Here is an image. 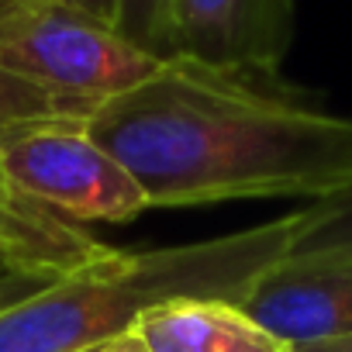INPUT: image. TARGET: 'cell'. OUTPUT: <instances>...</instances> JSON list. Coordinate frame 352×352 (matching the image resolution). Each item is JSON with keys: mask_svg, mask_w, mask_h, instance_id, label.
<instances>
[{"mask_svg": "<svg viewBox=\"0 0 352 352\" xmlns=\"http://www.w3.org/2000/svg\"><path fill=\"white\" fill-rule=\"evenodd\" d=\"M87 135L145 190L148 208L324 201L352 184V118L304 100L280 76L166 59L97 104Z\"/></svg>", "mask_w": 352, "mask_h": 352, "instance_id": "obj_1", "label": "cell"}, {"mask_svg": "<svg viewBox=\"0 0 352 352\" xmlns=\"http://www.w3.org/2000/svg\"><path fill=\"white\" fill-rule=\"evenodd\" d=\"M297 235V211L221 239L118 249L111 259L42 283L0 307V352H97L169 300H242Z\"/></svg>", "mask_w": 352, "mask_h": 352, "instance_id": "obj_2", "label": "cell"}, {"mask_svg": "<svg viewBox=\"0 0 352 352\" xmlns=\"http://www.w3.org/2000/svg\"><path fill=\"white\" fill-rule=\"evenodd\" d=\"M162 63L114 25L52 0H18L0 11V69L63 100L97 107L148 80Z\"/></svg>", "mask_w": 352, "mask_h": 352, "instance_id": "obj_3", "label": "cell"}, {"mask_svg": "<svg viewBox=\"0 0 352 352\" xmlns=\"http://www.w3.org/2000/svg\"><path fill=\"white\" fill-rule=\"evenodd\" d=\"M0 166L52 214L124 225L148 211L135 176L87 135V121H42L0 131Z\"/></svg>", "mask_w": 352, "mask_h": 352, "instance_id": "obj_4", "label": "cell"}, {"mask_svg": "<svg viewBox=\"0 0 352 352\" xmlns=\"http://www.w3.org/2000/svg\"><path fill=\"white\" fill-rule=\"evenodd\" d=\"M294 38V0H169V59L276 76Z\"/></svg>", "mask_w": 352, "mask_h": 352, "instance_id": "obj_5", "label": "cell"}, {"mask_svg": "<svg viewBox=\"0 0 352 352\" xmlns=\"http://www.w3.org/2000/svg\"><path fill=\"white\" fill-rule=\"evenodd\" d=\"M239 304L290 345L352 335V263L283 259Z\"/></svg>", "mask_w": 352, "mask_h": 352, "instance_id": "obj_6", "label": "cell"}, {"mask_svg": "<svg viewBox=\"0 0 352 352\" xmlns=\"http://www.w3.org/2000/svg\"><path fill=\"white\" fill-rule=\"evenodd\" d=\"M118 249L32 201L0 166V266L28 283H52L111 259Z\"/></svg>", "mask_w": 352, "mask_h": 352, "instance_id": "obj_7", "label": "cell"}, {"mask_svg": "<svg viewBox=\"0 0 352 352\" xmlns=\"http://www.w3.org/2000/svg\"><path fill=\"white\" fill-rule=\"evenodd\" d=\"M135 331L148 352H294L239 300H169L145 311Z\"/></svg>", "mask_w": 352, "mask_h": 352, "instance_id": "obj_8", "label": "cell"}, {"mask_svg": "<svg viewBox=\"0 0 352 352\" xmlns=\"http://www.w3.org/2000/svg\"><path fill=\"white\" fill-rule=\"evenodd\" d=\"M287 263H352V184L297 211Z\"/></svg>", "mask_w": 352, "mask_h": 352, "instance_id": "obj_9", "label": "cell"}, {"mask_svg": "<svg viewBox=\"0 0 352 352\" xmlns=\"http://www.w3.org/2000/svg\"><path fill=\"white\" fill-rule=\"evenodd\" d=\"M94 107L63 100L28 80H18L0 69V131H11L21 124H42V121H87Z\"/></svg>", "mask_w": 352, "mask_h": 352, "instance_id": "obj_10", "label": "cell"}, {"mask_svg": "<svg viewBox=\"0 0 352 352\" xmlns=\"http://www.w3.org/2000/svg\"><path fill=\"white\" fill-rule=\"evenodd\" d=\"M118 32L138 49L169 59V0H118Z\"/></svg>", "mask_w": 352, "mask_h": 352, "instance_id": "obj_11", "label": "cell"}, {"mask_svg": "<svg viewBox=\"0 0 352 352\" xmlns=\"http://www.w3.org/2000/svg\"><path fill=\"white\" fill-rule=\"evenodd\" d=\"M52 4H63V8H73V11H83L97 21H107L118 28V0H52Z\"/></svg>", "mask_w": 352, "mask_h": 352, "instance_id": "obj_12", "label": "cell"}, {"mask_svg": "<svg viewBox=\"0 0 352 352\" xmlns=\"http://www.w3.org/2000/svg\"><path fill=\"white\" fill-rule=\"evenodd\" d=\"M97 352H148V345H145V342H142V335L131 328V331H124V335H118V338L104 342Z\"/></svg>", "mask_w": 352, "mask_h": 352, "instance_id": "obj_13", "label": "cell"}, {"mask_svg": "<svg viewBox=\"0 0 352 352\" xmlns=\"http://www.w3.org/2000/svg\"><path fill=\"white\" fill-rule=\"evenodd\" d=\"M294 352H352V335L324 338V342H307V345H294Z\"/></svg>", "mask_w": 352, "mask_h": 352, "instance_id": "obj_14", "label": "cell"}, {"mask_svg": "<svg viewBox=\"0 0 352 352\" xmlns=\"http://www.w3.org/2000/svg\"><path fill=\"white\" fill-rule=\"evenodd\" d=\"M25 283H28V280H21V276H14V273H8V270L0 273V307H4L8 300H18V297H21L18 290H21ZM35 287H38V283H35Z\"/></svg>", "mask_w": 352, "mask_h": 352, "instance_id": "obj_15", "label": "cell"}, {"mask_svg": "<svg viewBox=\"0 0 352 352\" xmlns=\"http://www.w3.org/2000/svg\"><path fill=\"white\" fill-rule=\"evenodd\" d=\"M11 4H18V0H0V11H8Z\"/></svg>", "mask_w": 352, "mask_h": 352, "instance_id": "obj_16", "label": "cell"}]
</instances>
